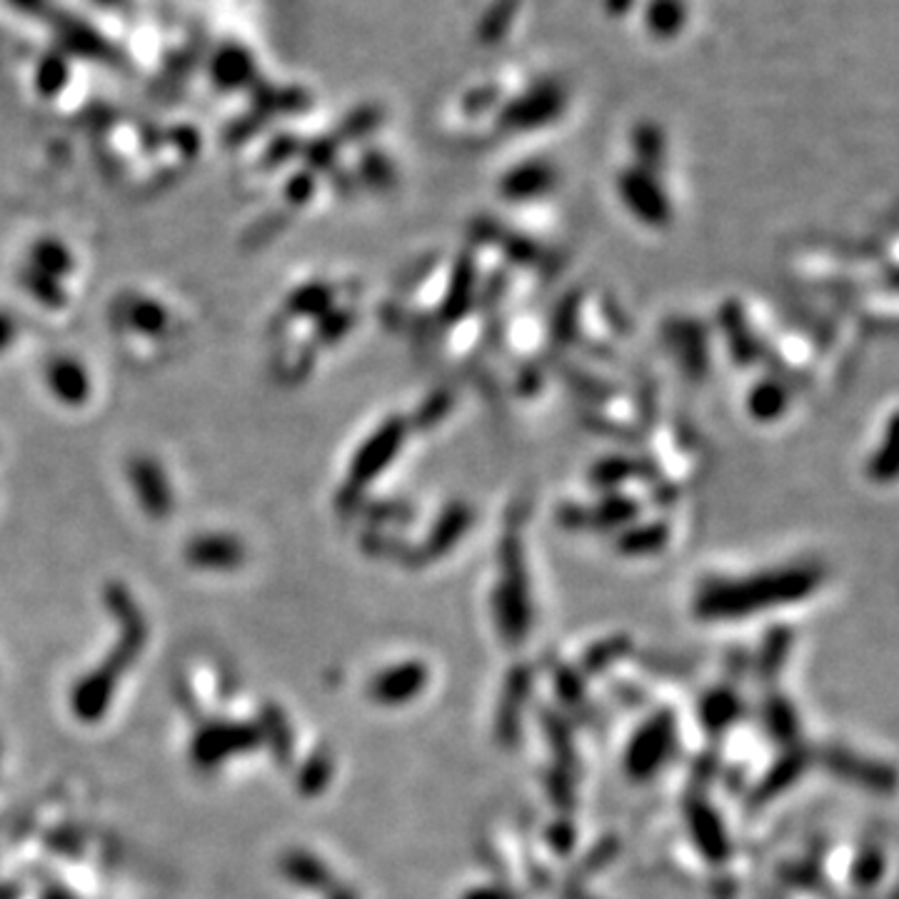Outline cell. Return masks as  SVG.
<instances>
[{
  "label": "cell",
  "instance_id": "1",
  "mask_svg": "<svg viewBox=\"0 0 899 899\" xmlns=\"http://www.w3.org/2000/svg\"><path fill=\"white\" fill-rule=\"evenodd\" d=\"M815 572L793 568L748 578L742 582H713L697 595V615L707 619L742 617L785 602H797L815 588Z\"/></svg>",
  "mask_w": 899,
  "mask_h": 899
},
{
  "label": "cell",
  "instance_id": "2",
  "mask_svg": "<svg viewBox=\"0 0 899 899\" xmlns=\"http://www.w3.org/2000/svg\"><path fill=\"white\" fill-rule=\"evenodd\" d=\"M674 742V719L672 715H658L647 722L640 732L633 737L627 750V770L629 775L642 779L655 775L668 760Z\"/></svg>",
  "mask_w": 899,
  "mask_h": 899
},
{
  "label": "cell",
  "instance_id": "3",
  "mask_svg": "<svg viewBox=\"0 0 899 899\" xmlns=\"http://www.w3.org/2000/svg\"><path fill=\"white\" fill-rule=\"evenodd\" d=\"M690 832L695 838V844L705 852L709 862H725L730 844H727V834L722 830L719 817L703 803H695L690 807Z\"/></svg>",
  "mask_w": 899,
  "mask_h": 899
},
{
  "label": "cell",
  "instance_id": "4",
  "mask_svg": "<svg viewBox=\"0 0 899 899\" xmlns=\"http://www.w3.org/2000/svg\"><path fill=\"white\" fill-rule=\"evenodd\" d=\"M130 482L150 515L163 517L170 510V488L160 467L150 460H138L130 467Z\"/></svg>",
  "mask_w": 899,
  "mask_h": 899
},
{
  "label": "cell",
  "instance_id": "5",
  "mask_svg": "<svg viewBox=\"0 0 899 899\" xmlns=\"http://www.w3.org/2000/svg\"><path fill=\"white\" fill-rule=\"evenodd\" d=\"M398 440H400V435H398V428H395V425L383 428L380 433L367 440V445L360 450L353 470H350V478H353V482L355 485L371 482L373 475L380 473L383 467L390 463L395 447H398Z\"/></svg>",
  "mask_w": 899,
  "mask_h": 899
},
{
  "label": "cell",
  "instance_id": "6",
  "mask_svg": "<svg viewBox=\"0 0 899 899\" xmlns=\"http://www.w3.org/2000/svg\"><path fill=\"white\" fill-rule=\"evenodd\" d=\"M428 682V670L418 662H408L402 668H395L392 672L385 674V678L377 682L375 695L383 697L385 703H408L410 697H416L418 692L425 687Z\"/></svg>",
  "mask_w": 899,
  "mask_h": 899
},
{
  "label": "cell",
  "instance_id": "7",
  "mask_svg": "<svg viewBox=\"0 0 899 899\" xmlns=\"http://www.w3.org/2000/svg\"><path fill=\"white\" fill-rule=\"evenodd\" d=\"M48 385L62 402L78 405L88 398L90 383L83 367L76 360L62 357L48 367Z\"/></svg>",
  "mask_w": 899,
  "mask_h": 899
},
{
  "label": "cell",
  "instance_id": "8",
  "mask_svg": "<svg viewBox=\"0 0 899 899\" xmlns=\"http://www.w3.org/2000/svg\"><path fill=\"white\" fill-rule=\"evenodd\" d=\"M242 547L232 537H201L191 545L187 555L201 565H213V568H225V565L238 562Z\"/></svg>",
  "mask_w": 899,
  "mask_h": 899
},
{
  "label": "cell",
  "instance_id": "9",
  "mask_svg": "<svg viewBox=\"0 0 899 899\" xmlns=\"http://www.w3.org/2000/svg\"><path fill=\"white\" fill-rule=\"evenodd\" d=\"M737 713H740V703L732 692H713L703 703V722L713 732H722L725 727H730Z\"/></svg>",
  "mask_w": 899,
  "mask_h": 899
},
{
  "label": "cell",
  "instance_id": "10",
  "mask_svg": "<svg viewBox=\"0 0 899 899\" xmlns=\"http://www.w3.org/2000/svg\"><path fill=\"white\" fill-rule=\"evenodd\" d=\"M527 687H530V678L527 672H515L508 682V690H505V699L508 703L502 705L500 709V727L502 732L508 735H515L517 730V722H520V709L525 705V697H527Z\"/></svg>",
  "mask_w": 899,
  "mask_h": 899
},
{
  "label": "cell",
  "instance_id": "11",
  "mask_svg": "<svg viewBox=\"0 0 899 899\" xmlns=\"http://www.w3.org/2000/svg\"><path fill=\"white\" fill-rule=\"evenodd\" d=\"M33 265L38 273L48 275V277H56V275H66L70 268H73V260H70L68 250L58 246V242H38L33 250Z\"/></svg>",
  "mask_w": 899,
  "mask_h": 899
},
{
  "label": "cell",
  "instance_id": "12",
  "mask_svg": "<svg viewBox=\"0 0 899 899\" xmlns=\"http://www.w3.org/2000/svg\"><path fill=\"white\" fill-rule=\"evenodd\" d=\"M764 717H767V727L772 730V735L779 737V740H789V737L797 735V719H795L793 707H789L782 697L770 699Z\"/></svg>",
  "mask_w": 899,
  "mask_h": 899
},
{
  "label": "cell",
  "instance_id": "13",
  "mask_svg": "<svg viewBox=\"0 0 899 899\" xmlns=\"http://www.w3.org/2000/svg\"><path fill=\"white\" fill-rule=\"evenodd\" d=\"M330 305V291L322 285H310V287H303L293 295L291 300V310L295 315H320L326 312Z\"/></svg>",
  "mask_w": 899,
  "mask_h": 899
},
{
  "label": "cell",
  "instance_id": "14",
  "mask_svg": "<svg viewBox=\"0 0 899 899\" xmlns=\"http://www.w3.org/2000/svg\"><path fill=\"white\" fill-rule=\"evenodd\" d=\"M128 320L133 328L156 332L166 326V312L163 308H158V305H152V303H135L128 310Z\"/></svg>",
  "mask_w": 899,
  "mask_h": 899
},
{
  "label": "cell",
  "instance_id": "15",
  "mask_svg": "<svg viewBox=\"0 0 899 899\" xmlns=\"http://www.w3.org/2000/svg\"><path fill=\"white\" fill-rule=\"evenodd\" d=\"M799 770H803V758H799V760L793 758L789 762L777 764V767L770 772L767 782H764V795H772V793H777V789H785L789 782H793L799 775Z\"/></svg>",
  "mask_w": 899,
  "mask_h": 899
},
{
  "label": "cell",
  "instance_id": "16",
  "mask_svg": "<svg viewBox=\"0 0 899 899\" xmlns=\"http://www.w3.org/2000/svg\"><path fill=\"white\" fill-rule=\"evenodd\" d=\"M25 277H29V281H25V285L31 287V291L38 295L41 300H45V303H50V305H58V303H62V293L58 291L56 287V283L50 281L48 275H43V273H38V270H29V273H25Z\"/></svg>",
  "mask_w": 899,
  "mask_h": 899
},
{
  "label": "cell",
  "instance_id": "17",
  "mask_svg": "<svg viewBox=\"0 0 899 899\" xmlns=\"http://www.w3.org/2000/svg\"><path fill=\"white\" fill-rule=\"evenodd\" d=\"M883 875V854H869V857L860 860L857 867H854V883H862V885H869L875 883V879Z\"/></svg>",
  "mask_w": 899,
  "mask_h": 899
},
{
  "label": "cell",
  "instance_id": "18",
  "mask_svg": "<svg viewBox=\"0 0 899 899\" xmlns=\"http://www.w3.org/2000/svg\"><path fill=\"white\" fill-rule=\"evenodd\" d=\"M13 335H15V322H13V318H11V315L0 312V350L8 348V343H11Z\"/></svg>",
  "mask_w": 899,
  "mask_h": 899
}]
</instances>
